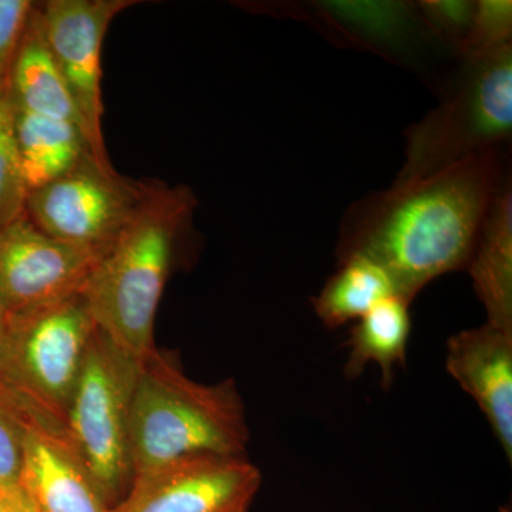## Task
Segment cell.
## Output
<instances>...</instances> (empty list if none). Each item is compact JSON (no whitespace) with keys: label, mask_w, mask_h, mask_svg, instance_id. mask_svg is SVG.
I'll return each mask as SVG.
<instances>
[{"label":"cell","mask_w":512,"mask_h":512,"mask_svg":"<svg viewBox=\"0 0 512 512\" xmlns=\"http://www.w3.org/2000/svg\"><path fill=\"white\" fill-rule=\"evenodd\" d=\"M507 178L500 147L437 173L393 184L346 215L339 259L362 255L392 278L410 303L430 282L470 264L485 215Z\"/></svg>","instance_id":"cell-1"},{"label":"cell","mask_w":512,"mask_h":512,"mask_svg":"<svg viewBox=\"0 0 512 512\" xmlns=\"http://www.w3.org/2000/svg\"><path fill=\"white\" fill-rule=\"evenodd\" d=\"M197 200L185 185L147 183L143 200L84 285L97 328L138 362L154 349L158 305Z\"/></svg>","instance_id":"cell-2"},{"label":"cell","mask_w":512,"mask_h":512,"mask_svg":"<svg viewBox=\"0 0 512 512\" xmlns=\"http://www.w3.org/2000/svg\"><path fill=\"white\" fill-rule=\"evenodd\" d=\"M248 444L244 400L234 380L195 382L175 353L157 348L140 363L130 414L134 478L185 458H248Z\"/></svg>","instance_id":"cell-3"},{"label":"cell","mask_w":512,"mask_h":512,"mask_svg":"<svg viewBox=\"0 0 512 512\" xmlns=\"http://www.w3.org/2000/svg\"><path fill=\"white\" fill-rule=\"evenodd\" d=\"M464 63L439 107L406 131V160L394 183L419 180L511 140L512 47Z\"/></svg>","instance_id":"cell-4"},{"label":"cell","mask_w":512,"mask_h":512,"mask_svg":"<svg viewBox=\"0 0 512 512\" xmlns=\"http://www.w3.org/2000/svg\"><path fill=\"white\" fill-rule=\"evenodd\" d=\"M138 373L140 362L97 328L64 417L67 439L110 510L134 480L130 414Z\"/></svg>","instance_id":"cell-5"},{"label":"cell","mask_w":512,"mask_h":512,"mask_svg":"<svg viewBox=\"0 0 512 512\" xmlns=\"http://www.w3.org/2000/svg\"><path fill=\"white\" fill-rule=\"evenodd\" d=\"M5 322L20 390L66 429L67 407L97 330L83 293Z\"/></svg>","instance_id":"cell-6"},{"label":"cell","mask_w":512,"mask_h":512,"mask_svg":"<svg viewBox=\"0 0 512 512\" xmlns=\"http://www.w3.org/2000/svg\"><path fill=\"white\" fill-rule=\"evenodd\" d=\"M147 183L107 170L87 153L62 177L30 191L25 214L40 231L101 258L143 200Z\"/></svg>","instance_id":"cell-7"},{"label":"cell","mask_w":512,"mask_h":512,"mask_svg":"<svg viewBox=\"0 0 512 512\" xmlns=\"http://www.w3.org/2000/svg\"><path fill=\"white\" fill-rule=\"evenodd\" d=\"M133 0H50L39 6L43 33L82 123L90 154L111 170L104 143L101 50L110 23Z\"/></svg>","instance_id":"cell-8"},{"label":"cell","mask_w":512,"mask_h":512,"mask_svg":"<svg viewBox=\"0 0 512 512\" xmlns=\"http://www.w3.org/2000/svg\"><path fill=\"white\" fill-rule=\"evenodd\" d=\"M97 261L49 237L23 214L0 228V313L12 318L79 295Z\"/></svg>","instance_id":"cell-9"},{"label":"cell","mask_w":512,"mask_h":512,"mask_svg":"<svg viewBox=\"0 0 512 512\" xmlns=\"http://www.w3.org/2000/svg\"><path fill=\"white\" fill-rule=\"evenodd\" d=\"M261 471L248 458H185L134 478L110 512H238L249 510Z\"/></svg>","instance_id":"cell-10"},{"label":"cell","mask_w":512,"mask_h":512,"mask_svg":"<svg viewBox=\"0 0 512 512\" xmlns=\"http://www.w3.org/2000/svg\"><path fill=\"white\" fill-rule=\"evenodd\" d=\"M446 369L476 402L512 463V333L485 322L450 336Z\"/></svg>","instance_id":"cell-11"},{"label":"cell","mask_w":512,"mask_h":512,"mask_svg":"<svg viewBox=\"0 0 512 512\" xmlns=\"http://www.w3.org/2000/svg\"><path fill=\"white\" fill-rule=\"evenodd\" d=\"M19 487L36 512H110L67 434L29 427Z\"/></svg>","instance_id":"cell-12"},{"label":"cell","mask_w":512,"mask_h":512,"mask_svg":"<svg viewBox=\"0 0 512 512\" xmlns=\"http://www.w3.org/2000/svg\"><path fill=\"white\" fill-rule=\"evenodd\" d=\"M309 8L320 28L375 52L403 53L417 37L430 35L416 3L325 0Z\"/></svg>","instance_id":"cell-13"},{"label":"cell","mask_w":512,"mask_h":512,"mask_svg":"<svg viewBox=\"0 0 512 512\" xmlns=\"http://www.w3.org/2000/svg\"><path fill=\"white\" fill-rule=\"evenodd\" d=\"M487 323L512 333V188H498L467 266Z\"/></svg>","instance_id":"cell-14"},{"label":"cell","mask_w":512,"mask_h":512,"mask_svg":"<svg viewBox=\"0 0 512 512\" xmlns=\"http://www.w3.org/2000/svg\"><path fill=\"white\" fill-rule=\"evenodd\" d=\"M8 92L15 110L69 121L82 131L79 114L47 45L37 5L13 59Z\"/></svg>","instance_id":"cell-15"},{"label":"cell","mask_w":512,"mask_h":512,"mask_svg":"<svg viewBox=\"0 0 512 512\" xmlns=\"http://www.w3.org/2000/svg\"><path fill=\"white\" fill-rule=\"evenodd\" d=\"M410 305L412 303L402 296L393 295L353 323L346 342L348 360L343 367L348 379H357L367 366L376 365L384 389L393 386L397 369L406 365L412 332Z\"/></svg>","instance_id":"cell-16"},{"label":"cell","mask_w":512,"mask_h":512,"mask_svg":"<svg viewBox=\"0 0 512 512\" xmlns=\"http://www.w3.org/2000/svg\"><path fill=\"white\" fill-rule=\"evenodd\" d=\"M15 123L28 194L62 177L90 153L82 131L69 121L15 110Z\"/></svg>","instance_id":"cell-17"},{"label":"cell","mask_w":512,"mask_h":512,"mask_svg":"<svg viewBox=\"0 0 512 512\" xmlns=\"http://www.w3.org/2000/svg\"><path fill=\"white\" fill-rule=\"evenodd\" d=\"M393 295L396 286L382 266L365 256L350 255L339 259L338 269L312 299V306L326 328L338 329Z\"/></svg>","instance_id":"cell-18"},{"label":"cell","mask_w":512,"mask_h":512,"mask_svg":"<svg viewBox=\"0 0 512 512\" xmlns=\"http://www.w3.org/2000/svg\"><path fill=\"white\" fill-rule=\"evenodd\" d=\"M28 188L20 168L15 107L8 84H0V228L25 214Z\"/></svg>","instance_id":"cell-19"},{"label":"cell","mask_w":512,"mask_h":512,"mask_svg":"<svg viewBox=\"0 0 512 512\" xmlns=\"http://www.w3.org/2000/svg\"><path fill=\"white\" fill-rule=\"evenodd\" d=\"M32 426L50 429L37 419L25 404L8 390L0 387V488L2 490L19 487L23 444H25L26 433Z\"/></svg>","instance_id":"cell-20"},{"label":"cell","mask_w":512,"mask_h":512,"mask_svg":"<svg viewBox=\"0 0 512 512\" xmlns=\"http://www.w3.org/2000/svg\"><path fill=\"white\" fill-rule=\"evenodd\" d=\"M511 0H480L476 2L470 32L458 52L463 59H474L511 46Z\"/></svg>","instance_id":"cell-21"},{"label":"cell","mask_w":512,"mask_h":512,"mask_svg":"<svg viewBox=\"0 0 512 512\" xmlns=\"http://www.w3.org/2000/svg\"><path fill=\"white\" fill-rule=\"evenodd\" d=\"M430 35L460 49L470 32L476 2L470 0H424L416 3Z\"/></svg>","instance_id":"cell-22"},{"label":"cell","mask_w":512,"mask_h":512,"mask_svg":"<svg viewBox=\"0 0 512 512\" xmlns=\"http://www.w3.org/2000/svg\"><path fill=\"white\" fill-rule=\"evenodd\" d=\"M36 3L0 0V84H8L13 59Z\"/></svg>","instance_id":"cell-23"},{"label":"cell","mask_w":512,"mask_h":512,"mask_svg":"<svg viewBox=\"0 0 512 512\" xmlns=\"http://www.w3.org/2000/svg\"><path fill=\"white\" fill-rule=\"evenodd\" d=\"M0 387L8 390V392L13 394L16 399L25 404L30 412L35 414L37 419L42 420L46 426L57 430L63 429V424H60L59 421L47 416V414L43 413L42 410L37 409L35 404L30 402L28 397H26L25 394L22 393V390H20L18 380H16L15 370H13L12 359H10L8 330H6V322L2 313H0Z\"/></svg>","instance_id":"cell-24"},{"label":"cell","mask_w":512,"mask_h":512,"mask_svg":"<svg viewBox=\"0 0 512 512\" xmlns=\"http://www.w3.org/2000/svg\"><path fill=\"white\" fill-rule=\"evenodd\" d=\"M0 512H6L5 508H3L2 503H0Z\"/></svg>","instance_id":"cell-25"},{"label":"cell","mask_w":512,"mask_h":512,"mask_svg":"<svg viewBox=\"0 0 512 512\" xmlns=\"http://www.w3.org/2000/svg\"><path fill=\"white\" fill-rule=\"evenodd\" d=\"M238 512H248V510H242V511H238Z\"/></svg>","instance_id":"cell-26"}]
</instances>
